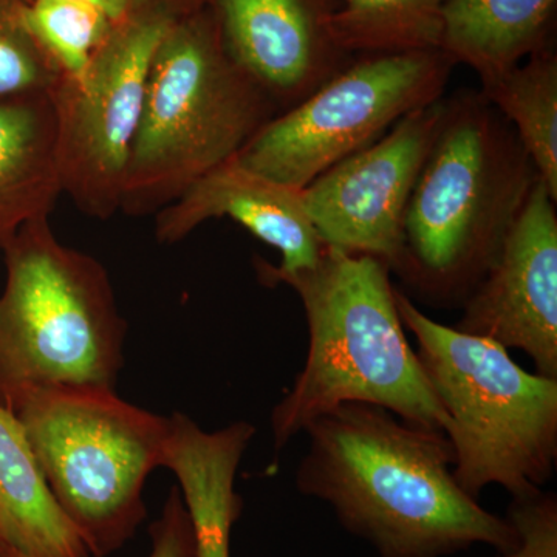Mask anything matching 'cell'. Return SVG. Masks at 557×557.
Masks as SVG:
<instances>
[{
    "label": "cell",
    "mask_w": 557,
    "mask_h": 557,
    "mask_svg": "<svg viewBox=\"0 0 557 557\" xmlns=\"http://www.w3.org/2000/svg\"><path fill=\"white\" fill-rule=\"evenodd\" d=\"M296 474L376 557H449L485 545L507 553L519 537L454 478L445 432L408 423L380 406L346 403L311 421Z\"/></svg>",
    "instance_id": "6da1fadb"
},
{
    "label": "cell",
    "mask_w": 557,
    "mask_h": 557,
    "mask_svg": "<svg viewBox=\"0 0 557 557\" xmlns=\"http://www.w3.org/2000/svg\"><path fill=\"white\" fill-rule=\"evenodd\" d=\"M388 273L384 260L324 247L313 269L263 278L298 293L310 338L304 369L271 413L277 450L346 403L380 406L434 431L448 428L403 329Z\"/></svg>",
    "instance_id": "7a4b0ae2"
},
{
    "label": "cell",
    "mask_w": 557,
    "mask_h": 557,
    "mask_svg": "<svg viewBox=\"0 0 557 557\" xmlns=\"http://www.w3.org/2000/svg\"><path fill=\"white\" fill-rule=\"evenodd\" d=\"M537 178L511 124L482 95L463 91L448 100L410 194L395 273L428 298L465 302Z\"/></svg>",
    "instance_id": "3957f363"
},
{
    "label": "cell",
    "mask_w": 557,
    "mask_h": 557,
    "mask_svg": "<svg viewBox=\"0 0 557 557\" xmlns=\"http://www.w3.org/2000/svg\"><path fill=\"white\" fill-rule=\"evenodd\" d=\"M395 300L448 413L458 485L478 500L493 485L511 497L542 490L557 463V380L527 372L494 341L440 324L397 288Z\"/></svg>",
    "instance_id": "277c9868"
},
{
    "label": "cell",
    "mask_w": 557,
    "mask_h": 557,
    "mask_svg": "<svg viewBox=\"0 0 557 557\" xmlns=\"http://www.w3.org/2000/svg\"><path fill=\"white\" fill-rule=\"evenodd\" d=\"M50 218L25 223L2 249L0 406L61 386L116 387L127 324L104 265L65 247Z\"/></svg>",
    "instance_id": "5b68a950"
},
{
    "label": "cell",
    "mask_w": 557,
    "mask_h": 557,
    "mask_svg": "<svg viewBox=\"0 0 557 557\" xmlns=\"http://www.w3.org/2000/svg\"><path fill=\"white\" fill-rule=\"evenodd\" d=\"M277 108L225 49L214 22L175 20L150 64L124 185L126 214L159 212L225 163Z\"/></svg>",
    "instance_id": "8992f818"
},
{
    "label": "cell",
    "mask_w": 557,
    "mask_h": 557,
    "mask_svg": "<svg viewBox=\"0 0 557 557\" xmlns=\"http://www.w3.org/2000/svg\"><path fill=\"white\" fill-rule=\"evenodd\" d=\"M11 412L89 555L123 548L148 516L145 486L161 467L168 417L101 386L40 388Z\"/></svg>",
    "instance_id": "52a82bcc"
},
{
    "label": "cell",
    "mask_w": 557,
    "mask_h": 557,
    "mask_svg": "<svg viewBox=\"0 0 557 557\" xmlns=\"http://www.w3.org/2000/svg\"><path fill=\"white\" fill-rule=\"evenodd\" d=\"M454 65L442 50L366 54L270 120L236 159L282 185L307 188L409 113L442 100Z\"/></svg>",
    "instance_id": "ba28073f"
},
{
    "label": "cell",
    "mask_w": 557,
    "mask_h": 557,
    "mask_svg": "<svg viewBox=\"0 0 557 557\" xmlns=\"http://www.w3.org/2000/svg\"><path fill=\"white\" fill-rule=\"evenodd\" d=\"M166 7H134L78 76L50 90L58 120L62 193L91 218L108 220L123 203L150 64L174 25Z\"/></svg>",
    "instance_id": "9c48e42d"
},
{
    "label": "cell",
    "mask_w": 557,
    "mask_h": 557,
    "mask_svg": "<svg viewBox=\"0 0 557 557\" xmlns=\"http://www.w3.org/2000/svg\"><path fill=\"white\" fill-rule=\"evenodd\" d=\"M438 100L399 120L386 135L302 189L324 247L369 255L397 269L410 194L445 120Z\"/></svg>",
    "instance_id": "30bf717a"
},
{
    "label": "cell",
    "mask_w": 557,
    "mask_h": 557,
    "mask_svg": "<svg viewBox=\"0 0 557 557\" xmlns=\"http://www.w3.org/2000/svg\"><path fill=\"white\" fill-rule=\"evenodd\" d=\"M556 201L537 178L454 329L523 351L539 375L557 380Z\"/></svg>",
    "instance_id": "8fae6325"
},
{
    "label": "cell",
    "mask_w": 557,
    "mask_h": 557,
    "mask_svg": "<svg viewBox=\"0 0 557 557\" xmlns=\"http://www.w3.org/2000/svg\"><path fill=\"white\" fill-rule=\"evenodd\" d=\"M333 10L329 0H218L231 60L277 109L298 104L346 65L330 32Z\"/></svg>",
    "instance_id": "7c38bea8"
},
{
    "label": "cell",
    "mask_w": 557,
    "mask_h": 557,
    "mask_svg": "<svg viewBox=\"0 0 557 557\" xmlns=\"http://www.w3.org/2000/svg\"><path fill=\"white\" fill-rule=\"evenodd\" d=\"M230 218L281 252V265L258 260L260 277L313 269L324 244L307 214L302 189L242 166L236 157L196 180L157 212L156 237L175 244L209 219Z\"/></svg>",
    "instance_id": "4fadbf2b"
},
{
    "label": "cell",
    "mask_w": 557,
    "mask_h": 557,
    "mask_svg": "<svg viewBox=\"0 0 557 557\" xmlns=\"http://www.w3.org/2000/svg\"><path fill=\"white\" fill-rule=\"evenodd\" d=\"M168 420L161 467L178 480L193 523L196 557H231V531L244 509L236 491L237 471L256 428L240 420L205 431L180 412Z\"/></svg>",
    "instance_id": "5bb4252c"
},
{
    "label": "cell",
    "mask_w": 557,
    "mask_h": 557,
    "mask_svg": "<svg viewBox=\"0 0 557 557\" xmlns=\"http://www.w3.org/2000/svg\"><path fill=\"white\" fill-rule=\"evenodd\" d=\"M62 194L58 120L50 91L0 100V251L17 231L50 218Z\"/></svg>",
    "instance_id": "9a60e30c"
},
{
    "label": "cell",
    "mask_w": 557,
    "mask_h": 557,
    "mask_svg": "<svg viewBox=\"0 0 557 557\" xmlns=\"http://www.w3.org/2000/svg\"><path fill=\"white\" fill-rule=\"evenodd\" d=\"M556 5L557 0H448L438 50L474 70L486 89L552 44Z\"/></svg>",
    "instance_id": "2e32d148"
},
{
    "label": "cell",
    "mask_w": 557,
    "mask_h": 557,
    "mask_svg": "<svg viewBox=\"0 0 557 557\" xmlns=\"http://www.w3.org/2000/svg\"><path fill=\"white\" fill-rule=\"evenodd\" d=\"M0 542L32 557H90L44 480L21 421L0 406Z\"/></svg>",
    "instance_id": "e0dca14e"
},
{
    "label": "cell",
    "mask_w": 557,
    "mask_h": 557,
    "mask_svg": "<svg viewBox=\"0 0 557 557\" xmlns=\"http://www.w3.org/2000/svg\"><path fill=\"white\" fill-rule=\"evenodd\" d=\"M479 94L511 124L557 200V57L552 44Z\"/></svg>",
    "instance_id": "ac0fdd59"
},
{
    "label": "cell",
    "mask_w": 557,
    "mask_h": 557,
    "mask_svg": "<svg viewBox=\"0 0 557 557\" xmlns=\"http://www.w3.org/2000/svg\"><path fill=\"white\" fill-rule=\"evenodd\" d=\"M448 0H346L329 25L346 53L438 50L442 11Z\"/></svg>",
    "instance_id": "d6986e66"
},
{
    "label": "cell",
    "mask_w": 557,
    "mask_h": 557,
    "mask_svg": "<svg viewBox=\"0 0 557 557\" xmlns=\"http://www.w3.org/2000/svg\"><path fill=\"white\" fill-rule=\"evenodd\" d=\"M22 21L65 76L87 69L115 25L102 11L75 0L25 2Z\"/></svg>",
    "instance_id": "ffe728a7"
},
{
    "label": "cell",
    "mask_w": 557,
    "mask_h": 557,
    "mask_svg": "<svg viewBox=\"0 0 557 557\" xmlns=\"http://www.w3.org/2000/svg\"><path fill=\"white\" fill-rule=\"evenodd\" d=\"M21 0H0V100L50 91L62 72L22 21Z\"/></svg>",
    "instance_id": "44dd1931"
},
{
    "label": "cell",
    "mask_w": 557,
    "mask_h": 557,
    "mask_svg": "<svg viewBox=\"0 0 557 557\" xmlns=\"http://www.w3.org/2000/svg\"><path fill=\"white\" fill-rule=\"evenodd\" d=\"M519 542L507 553L494 557H557V497L539 490L511 497L507 516Z\"/></svg>",
    "instance_id": "7402d4cb"
},
{
    "label": "cell",
    "mask_w": 557,
    "mask_h": 557,
    "mask_svg": "<svg viewBox=\"0 0 557 557\" xmlns=\"http://www.w3.org/2000/svg\"><path fill=\"white\" fill-rule=\"evenodd\" d=\"M148 557H196L193 523L177 486L172 487L160 518L149 528ZM0 557H32L0 542Z\"/></svg>",
    "instance_id": "603a6c76"
},
{
    "label": "cell",
    "mask_w": 557,
    "mask_h": 557,
    "mask_svg": "<svg viewBox=\"0 0 557 557\" xmlns=\"http://www.w3.org/2000/svg\"><path fill=\"white\" fill-rule=\"evenodd\" d=\"M75 2L87 3L102 11L113 24L129 16L131 11L137 5V0H75Z\"/></svg>",
    "instance_id": "cb8c5ba5"
},
{
    "label": "cell",
    "mask_w": 557,
    "mask_h": 557,
    "mask_svg": "<svg viewBox=\"0 0 557 557\" xmlns=\"http://www.w3.org/2000/svg\"><path fill=\"white\" fill-rule=\"evenodd\" d=\"M138 2H143V0H137V3H138Z\"/></svg>",
    "instance_id": "d4e9b609"
}]
</instances>
